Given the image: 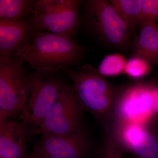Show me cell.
<instances>
[{
	"label": "cell",
	"mask_w": 158,
	"mask_h": 158,
	"mask_svg": "<svg viewBox=\"0 0 158 158\" xmlns=\"http://www.w3.org/2000/svg\"><path fill=\"white\" fill-rule=\"evenodd\" d=\"M134 51L135 56L144 59L152 65L158 64V27L156 23L142 21Z\"/></svg>",
	"instance_id": "7c38bea8"
},
{
	"label": "cell",
	"mask_w": 158,
	"mask_h": 158,
	"mask_svg": "<svg viewBox=\"0 0 158 158\" xmlns=\"http://www.w3.org/2000/svg\"><path fill=\"white\" fill-rule=\"evenodd\" d=\"M19 57L0 58V118H10L25 110L30 80Z\"/></svg>",
	"instance_id": "3957f363"
},
{
	"label": "cell",
	"mask_w": 158,
	"mask_h": 158,
	"mask_svg": "<svg viewBox=\"0 0 158 158\" xmlns=\"http://www.w3.org/2000/svg\"><path fill=\"white\" fill-rule=\"evenodd\" d=\"M28 20L0 21V58L12 57L32 40L36 32Z\"/></svg>",
	"instance_id": "8fae6325"
},
{
	"label": "cell",
	"mask_w": 158,
	"mask_h": 158,
	"mask_svg": "<svg viewBox=\"0 0 158 158\" xmlns=\"http://www.w3.org/2000/svg\"><path fill=\"white\" fill-rule=\"evenodd\" d=\"M21 121L9 118H0V158H28L26 143L28 123L25 117Z\"/></svg>",
	"instance_id": "30bf717a"
},
{
	"label": "cell",
	"mask_w": 158,
	"mask_h": 158,
	"mask_svg": "<svg viewBox=\"0 0 158 158\" xmlns=\"http://www.w3.org/2000/svg\"><path fill=\"white\" fill-rule=\"evenodd\" d=\"M156 86L153 83L138 82L120 90L113 116L116 123L149 124L156 113Z\"/></svg>",
	"instance_id": "5b68a950"
},
{
	"label": "cell",
	"mask_w": 158,
	"mask_h": 158,
	"mask_svg": "<svg viewBox=\"0 0 158 158\" xmlns=\"http://www.w3.org/2000/svg\"><path fill=\"white\" fill-rule=\"evenodd\" d=\"M82 3L74 0L68 7L39 16H32L28 20L36 31L47 30L53 34L73 37L79 26V11Z\"/></svg>",
	"instance_id": "9c48e42d"
},
{
	"label": "cell",
	"mask_w": 158,
	"mask_h": 158,
	"mask_svg": "<svg viewBox=\"0 0 158 158\" xmlns=\"http://www.w3.org/2000/svg\"><path fill=\"white\" fill-rule=\"evenodd\" d=\"M155 109L158 115V86L156 85L155 91Z\"/></svg>",
	"instance_id": "44dd1931"
},
{
	"label": "cell",
	"mask_w": 158,
	"mask_h": 158,
	"mask_svg": "<svg viewBox=\"0 0 158 158\" xmlns=\"http://www.w3.org/2000/svg\"><path fill=\"white\" fill-rule=\"evenodd\" d=\"M126 60L118 53L107 55L103 59L98 71L104 77H115L124 73Z\"/></svg>",
	"instance_id": "e0dca14e"
},
{
	"label": "cell",
	"mask_w": 158,
	"mask_h": 158,
	"mask_svg": "<svg viewBox=\"0 0 158 158\" xmlns=\"http://www.w3.org/2000/svg\"><path fill=\"white\" fill-rule=\"evenodd\" d=\"M142 20L156 23L158 19V0H141Z\"/></svg>",
	"instance_id": "ffe728a7"
},
{
	"label": "cell",
	"mask_w": 158,
	"mask_h": 158,
	"mask_svg": "<svg viewBox=\"0 0 158 158\" xmlns=\"http://www.w3.org/2000/svg\"><path fill=\"white\" fill-rule=\"evenodd\" d=\"M28 158H47L45 157L42 156L38 155L32 153L31 155H30V156Z\"/></svg>",
	"instance_id": "7402d4cb"
},
{
	"label": "cell",
	"mask_w": 158,
	"mask_h": 158,
	"mask_svg": "<svg viewBox=\"0 0 158 158\" xmlns=\"http://www.w3.org/2000/svg\"><path fill=\"white\" fill-rule=\"evenodd\" d=\"M36 1L1 0L0 21H19L27 15L33 14Z\"/></svg>",
	"instance_id": "5bb4252c"
},
{
	"label": "cell",
	"mask_w": 158,
	"mask_h": 158,
	"mask_svg": "<svg viewBox=\"0 0 158 158\" xmlns=\"http://www.w3.org/2000/svg\"><path fill=\"white\" fill-rule=\"evenodd\" d=\"M138 158L134 156H132L131 157H129V158Z\"/></svg>",
	"instance_id": "603a6c76"
},
{
	"label": "cell",
	"mask_w": 158,
	"mask_h": 158,
	"mask_svg": "<svg viewBox=\"0 0 158 158\" xmlns=\"http://www.w3.org/2000/svg\"><path fill=\"white\" fill-rule=\"evenodd\" d=\"M84 111L73 87L66 85L34 133L64 136L77 132L83 129Z\"/></svg>",
	"instance_id": "8992f818"
},
{
	"label": "cell",
	"mask_w": 158,
	"mask_h": 158,
	"mask_svg": "<svg viewBox=\"0 0 158 158\" xmlns=\"http://www.w3.org/2000/svg\"></svg>",
	"instance_id": "d4e9b609"
},
{
	"label": "cell",
	"mask_w": 158,
	"mask_h": 158,
	"mask_svg": "<svg viewBox=\"0 0 158 158\" xmlns=\"http://www.w3.org/2000/svg\"><path fill=\"white\" fill-rule=\"evenodd\" d=\"M51 73L36 72L29 75L30 98L22 115L27 118L34 133L66 85L51 76Z\"/></svg>",
	"instance_id": "52a82bcc"
},
{
	"label": "cell",
	"mask_w": 158,
	"mask_h": 158,
	"mask_svg": "<svg viewBox=\"0 0 158 158\" xmlns=\"http://www.w3.org/2000/svg\"><path fill=\"white\" fill-rule=\"evenodd\" d=\"M74 0H38L36 1L32 16L42 15L60 10L70 6Z\"/></svg>",
	"instance_id": "d6986e66"
},
{
	"label": "cell",
	"mask_w": 158,
	"mask_h": 158,
	"mask_svg": "<svg viewBox=\"0 0 158 158\" xmlns=\"http://www.w3.org/2000/svg\"><path fill=\"white\" fill-rule=\"evenodd\" d=\"M152 65L140 57H132L127 61L124 73L132 78L144 77L151 71Z\"/></svg>",
	"instance_id": "ac0fdd59"
},
{
	"label": "cell",
	"mask_w": 158,
	"mask_h": 158,
	"mask_svg": "<svg viewBox=\"0 0 158 158\" xmlns=\"http://www.w3.org/2000/svg\"><path fill=\"white\" fill-rule=\"evenodd\" d=\"M145 126L126 149L138 158H158V132Z\"/></svg>",
	"instance_id": "4fadbf2b"
},
{
	"label": "cell",
	"mask_w": 158,
	"mask_h": 158,
	"mask_svg": "<svg viewBox=\"0 0 158 158\" xmlns=\"http://www.w3.org/2000/svg\"><path fill=\"white\" fill-rule=\"evenodd\" d=\"M110 2L129 30L140 25L142 20L141 0H111Z\"/></svg>",
	"instance_id": "9a60e30c"
},
{
	"label": "cell",
	"mask_w": 158,
	"mask_h": 158,
	"mask_svg": "<svg viewBox=\"0 0 158 158\" xmlns=\"http://www.w3.org/2000/svg\"><path fill=\"white\" fill-rule=\"evenodd\" d=\"M123 150L115 126L106 123L102 158H124L123 156Z\"/></svg>",
	"instance_id": "2e32d148"
},
{
	"label": "cell",
	"mask_w": 158,
	"mask_h": 158,
	"mask_svg": "<svg viewBox=\"0 0 158 158\" xmlns=\"http://www.w3.org/2000/svg\"><path fill=\"white\" fill-rule=\"evenodd\" d=\"M35 143L33 153L47 158H85L90 143L82 129L64 136L42 133Z\"/></svg>",
	"instance_id": "ba28073f"
},
{
	"label": "cell",
	"mask_w": 158,
	"mask_h": 158,
	"mask_svg": "<svg viewBox=\"0 0 158 158\" xmlns=\"http://www.w3.org/2000/svg\"><path fill=\"white\" fill-rule=\"evenodd\" d=\"M84 19L90 33L110 45L122 48L129 41V29L110 1L84 2Z\"/></svg>",
	"instance_id": "277c9868"
},
{
	"label": "cell",
	"mask_w": 158,
	"mask_h": 158,
	"mask_svg": "<svg viewBox=\"0 0 158 158\" xmlns=\"http://www.w3.org/2000/svg\"></svg>",
	"instance_id": "cb8c5ba5"
},
{
	"label": "cell",
	"mask_w": 158,
	"mask_h": 158,
	"mask_svg": "<svg viewBox=\"0 0 158 158\" xmlns=\"http://www.w3.org/2000/svg\"><path fill=\"white\" fill-rule=\"evenodd\" d=\"M83 54V48L72 37L36 31L31 42L13 56L22 59L36 72L52 73L76 65Z\"/></svg>",
	"instance_id": "6da1fadb"
},
{
	"label": "cell",
	"mask_w": 158,
	"mask_h": 158,
	"mask_svg": "<svg viewBox=\"0 0 158 158\" xmlns=\"http://www.w3.org/2000/svg\"><path fill=\"white\" fill-rule=\"evenodd\" d=\"M63 69L73 81L75 92L84 110L102 122H107L113 117L119 91L97 69L85 65L77 70L70 67Z\"/></svg>",
	"instance_id": "7a4b0ae2"
}]
</instances>
